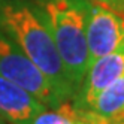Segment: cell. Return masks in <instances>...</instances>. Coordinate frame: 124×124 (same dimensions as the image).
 <instances>
[{"mask_svg": "<svg viewBox=\"0 0 124 124\" xmlns=\"http://www.w3.org/2000/svg\"><path fill=\"white\" fill-rule=\"evenodd\" d=\"M0 75L31 93L48 108H57L64 103L48 78L3 30H0Z\"/></svg>", "mask_w": 124, "mask_h": 124, "instance_id": "3", "label": "cell"}, {"mask_svg": "<svg viewBox=\"0 0 124 124\" xmlns=\"http://www.w3.org/2000/svg\"><path fill=\"white\" fill-rule=\"evenodd\" d=\"M124 45V14L94 0H88L87 48L88 67L97 58L108 55ZM88 70V69H87Z\"/></svg>", "mask_w": 124, "mask_h": 124, "instance_id": "4", "label": "cell"}, {"mask_svg": "<svg viewBox=\"0 0 124 124\" xmlns=\"http://www.w3.org/2000/svg\"><path fill=\"white\" fill-rule=\"evenodd\" d=\"M94 2L102 3V5L111 8V9H114V11L124 14V0H94Z\"/></svg>", "mask_w": 124, "mask_h": 124, "instance_id": "10", "label": "cell"}, {"mask_svg": "<svg viewBox=\"0 0 124 124\" xmlns=\"http://www.w3.org/2000/svg\"><path fill=\"white\" fill-rule=\"evenodd\" d=\"M0 30L48 78L61 102H72L75 90L51 33L30 0H0Z\"/></svg>", "mask_w": 124, "mask_h": 124, "instance_id": "1", "label": "cell"}, {"mask_svg": "<svg viewBox=\"0 0 124 124\" xmlns=\"http://www.w3.org/2000/svg\"><path fill=\"white\" fill-rule=\"evenodd\" d=\"M46 108L31 93L0 75V117L8 124H30Z\"/></svg>", "mask_w": 124, "mask_h": 124, "instance_id": "6", "label": "cell"}, {"mask_svg": "<svg viewBox=\"0 0 124 124\" xmlns=\"http://www.w3.org/2000/svg\"><path fill=\"white\" fill-rule=\"evenodd\" d=\"M109 124H124V117L117 118V120H112V121H109Z\"/></svg>", "mask_w": 124, "mask_h": 124, "instance_id": "11", "label": "cell"}, {"mask_svg": "<svg viewBox=\"0 0 124 124\" xmlns=\"http://www.w3.org/2000/svg\"><path fill=\"white\" fill-rule=\"evenodd\" d=\"M30 124H76V109L72 102H64L57 108L42 111Z\"/></svg>", "mask_w": 124, "mask_h": 124, "instance_id": "8", "label": "cell"}, {"mask_svg": "<svg viewBox=\"0 0 124 124\" xmlns=\"http://www.w3.org/2000/svg\"><path fill=\"white\" fill-rule=\"evenodd\" d=\"M51 33L75 94L88 69V0H30Z\"/></svg>", "mask_w": 124, "mask_h": 124, "instance_id": "2", "label": "cell"}, {"mask_svg": "<svg viewBox=\"0 0 124 124\" xmlns=\"http://www.w3.org/2000/svg\"><path fill=\"white\" fill-rule=\"evenodd\" d=\"M88 111H93L108 121L124 117V76L106 87Z\"/></svg>", "mask_w": 124, "mask_h": 124, "instance_id": "7", "label": "cell"}, {"mask_svg": "<svg viewBox=\"0 0 124 124\" xmlns=\"http://www.w3.org/2000/svg\"><path fill=\"white\" fill-rule=\"evenodd\" d=\"M124 76V45L90 64L72 100L76 111H88L106 87Z\"/></svg>", "mask_w": 124, "mask_h": 124, "instance_id": "5", "label": "cell"}, {"mask_svg": "<svg viewBox=\"0 0 124 124\" xmlns=\"http://www.w3.org/2000/svg\"><path fill=\"white\" fill-rule=\"evenodd\" d=\"M0 124H8V123H6V121H5V120L2 118V117H0Z\"/></svg>", "mask_w": 124, "mask_h": 124, "instance_id": "12", "label": "cell"}, {"mask_svg": "<svg viewBox=\"0 0 124 124\" xmlns=\"http://www.w3.org/2000/svg\"><path fill=\"white\" fill-rule=\"evenodd\" d=\"M76 124H109V121L93 111H76Z\"/></svg>", "mask_w": 124, "mask_h": 124, "instance_id": "9", "label": "cell"}]
</instances>
